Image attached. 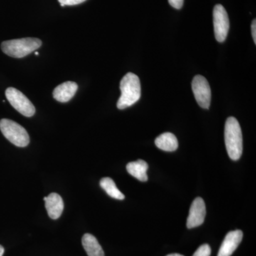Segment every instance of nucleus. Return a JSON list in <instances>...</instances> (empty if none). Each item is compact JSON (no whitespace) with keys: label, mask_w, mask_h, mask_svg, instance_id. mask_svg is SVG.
I'll use <instances>...</instances> for the list:
<instances>
[{"label":"nucleus","mask_w":256,"mask_h":256,"mask_svg":"<svg viewBox=\"0 0 256 256\" xmlns=\"http://www.w3.org/2000/svg\"><path fill=\"white\" fill-rule=\"evenodd\" d=\"M242 232L240 230L228 232L226 236L220 250L218 256H230L236 250L239 244L242 242Z\"/></svg>","instance_id":"1a4fd4ad"},{"label":"nucleus","mask_w":256,"mask_h":256,"mask_svg":"<svg viewBox=\"0 0 256 256\" xmlns=\"http://www.w3.org/2000/svg\"><path fill=\"white\" fill-rule=\"evenodd\" d=\"M0 130L3 136L15 146L24 148L30 143V136L26 130L14 121L2 119Z\"/></svg>","instance_id":"20e7f679"},{"label":"nucleus","mask_w":256,"mask_h":256,"mask_svg":"<svg viewBox=\"0 0 256 256\" xmlns=\"http://www.w3.org/2000/svg\"><path fill=\"white\" fill-rule=\"evenodd\" d=\"M126 169L130 174L138 178L140 181H148V176L146 171L148 170V164L144 160H138L136 162L128 163L126 166Z\"/></svg>","instance_id":"f8f14e48"},{"label":"nucleus","mask_w":256,"mask_h":256,"mask_svg":"<svg viewBox=\"0 0 256 256\" xmlns=\"http://www.w3.org/2000/svg\"><path fill=\"white\" fill-rule=\"evenodd\" d=\"M252 33L254 43L256 44V20H252Z\"/></svg>","instance_id":"6ab92c4d"},{"label":"nucleus","mask_w":256,"mask_h":256,"mask_svg":"<svg viewBox=\"0 0 256 256\" xmlns=\"http://www.w3.org/2000/svg\"><path fill=\"white\" fill-rule=\"evenodd\" d=\"M5 95L10 104L20 114L26 117H32L36 111L34 106L26 96L18 89L12 87L8 88L5 92Z\"/></svg>","instance_id":"39448f33"},{"label":"nucleus","mask_w":256,"mask_h":256,"mask_svg":"<svg viewBox=\"0 0 256 256\" xmlns=\"http://www.w3.org/2000/svg\"><path fill=\"white\" fill-rule=\"evenodd\" d=\"M82 244L88 256H105L104 250L94 236L90 234H84Z\"/></svg>","instance_id":"ddd939ff"},{"label":"nucleus","mask_w":256,"mask_h":256,"mask_svg":"<svg viewBox=\"0 0 256 256\" xmlns=\"http://www.w3.org/2000/svg\"><path fill=\"white\" fill-rule=\"evenodd\" d=\"M100 185L102 190H105L106 193L112 198L116 200H124V196L117 186L114 180L110 178H104L100 180Z\"/></svg>","instance_id":"2eb2a0df"},{"label":"nucleus","mask_w":256,"mask_h":256,"mask_svg":"<svg viewBox=\"0 0 256 256\" xmlns=\"http://www.w3.org/2000/svg\"><path fill=\"white\" fill-rule=\"evenodd\" d=\"M206 216V205L203 198L198 197L192 202L190 214L186 222L188 228L200 226L204 223Z\"/></svg>","instance_id":"6e6552de"},{"label":"nucleus","mask_w":256,"mask_h":256,"mask_svg":"<svg viewBox=\"0 0 256 256\" xmlns=\"http://www.w3.org/2000/svg\"><path fill=\"white\" fill-rule=\"evenodd\" d=\"M78 90L76 82H67L60 84L56 88L53 92V96L55 100L60 102H66L75 96Z\"/></svg>","instance_id":"9b49d317"},{"label":"nucleus","mask_w":256,"mask_h":256,"mask_svg":"<svg viewBox=\"0 0 256 256\" xmlns=\"http://www.w3.org/2000/svg\"><path fill=\"white\" fill-rule=\"evenodd\" d=\"M35 54L38 55V52H35Z\"/></svg>","instance_id":"4be33fe9"},{"label":"nucleus","mask_w":256,"mask_h":256,"mask_svg":"<svg viewBox=\"0 0 256 256\" xmlns=\"http://www.w3.org/2000/svg\"><path fill=\"white\" fill-rule=\"evenodd\" d=\"M4 248H3V246H2L1 245H0V256H2L3 254H4Z\"/></svg>","instance_id":"aec40b11"},{"label":"nucleus","mask_w":256,"mask_h":256,"mask_svg":"<svg viewBox=\"0 0 256 256\" xmlns=\"http://www.w3.org/2000/svg\"><path fill=\"white\" fill-rule=\"evenodd\" d=\"M156 146L159 149L166 152H174L178 148V140L176 136L171 132L160 134L156 139Z\"/></svg>","instance_id":"4468645a"},{"label":"nucleus","mask_w":256,"mask_h":256,"mask_svg":"<svg viewBox=\"0 0 256 256\" xmlns=\"http://www.w3.org/2000/svg\"><path fill=\"white\" fill-rule=\"evenodd\" d=\"M41 40L37 38H23L9 40L2 43V50L5 54L13 58H23L40 48Z\"/></svg>","instance_id":"7ed1b4c3"},{"label":"nucleus","mask_w":256,"mask_h":256,"mask_svg":"<svg viewBox=\"0 0 256 256\" xmlns=\"http://www.w3.org/2000/svg\"><path fill=\"white\" fill-rule=\"evenodd\" d=\"M120 88L121 96L117 102V107L120 110L130 107L140 98V82L139 77L136 74H126L121 80Z\"/></svg>","instance_id":"f257e3e1"},{"label":"nucleus","mask_w":256,"mask_h":256,"mask_svg":"<svg viewBox=\"0 0 256 256\" xmlns=\"http://www.w3.org/2000/svg\"><path fill=\"white\" fill-rule=\"evenodd\" d=\"M168 1H169L170 4L175 9L180 10L182 8L184 0H168Z\"/></svg>","instance_id":"a211bd4d"},{"label":"nucleus","mask_w":256,"mask_h":256,"mask_svg":"<svg viewBox=\"0 0 256 256\" xmlns=\"http://www.w3.org/2000/svg\"><path fill=\"white\" fill-rule=\"evenodd\" d=\"M60 2V6H64L66 5H68V6H73V5H77L82 4L86 0H58Z\"/></svg>","instance_id":"f3484780"},{"label":"nucleus","mask_w":256,"mask_h":256,"mask_svg":"<svg viewBox=\"0 0 256 256\" xmlns=\"http://www.w3.org/2000/svg\"><path fill=\"white\" fill-rule=\"evenodd\" d=\"M213 20L216 40L224 42L228 35L230 23L226 10L222 4H216L214 8Z\"/></svg>","instance_id":"423d86ee"},{"label":"nucleus","mask_w":256,"mask_h":256,"mask_svg":"<svg viewBox=\"0 0 256 256\" xmlns=\"http://www.w3.org/2000/svg\"><path fill=\"white\" fill-rule=\"evenodd\" d=\"M195 99L202 108L208 109L212 99L210 86L204 77L201 75L194 76L192 84Z\"/></svg>","instance_id":"0eeeda50"},{"label":"nucleus","mask_w":256,"mask_h":256,"mask_svg":"<svg viewBox=\"0 0 256 256\" xmlns=\"http://www.w3.org/2000/svg\"><path fill=\"white\" fill-rule=\"evenodd\" d=\"M224 139L229 158L235 161L240 159L242 152V131L238 121L235 118L229 117L226 120Z\"/></svg>","instance_id":"f03ea898"},{"label":"nucleus","mask_w":256,"mask_h":256,"mask_svg":"<svg viewBox=\"0 0 256 256\" xmlns=\"http://www.w3.org/2000/svg\"><path fill=\"white\" fill-rule=\"evenodd\" d=\"M212 250L208 244H204L200 246L192 256H210Z\"/></svg>","instance_id":"dca6fc26"},{"label":"nucleus","mask_w":256,"mask_h":256,"mask_svg":"<svg viewBox=\"0 0 256 256\" xmlns=\"http://www.w3.org/2000/svg\"><path fill=\"white\" fill-rule=\"evenodd\" d=\"M44 200L45 201V206L50 218L52 220L60 218L64 208L62 196L58 194L52 193L48 196H45Z\"/></svg>","instance_id":"9d476101"},{"label":"nucleus","mask_w":256,"mask_h":256,"mask_svg":"<svg viewBox=\"0 0 256 256\" xmlns=\"http://www.w3.org/2000/svg\"><path fill=\"white\" fill-rule=\"evenodd\" d=\"M166 256H184L181 255V254H170V255H168Z\"/></svg>","instance_id":"412c9836"}]
</instances>
